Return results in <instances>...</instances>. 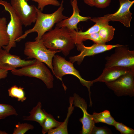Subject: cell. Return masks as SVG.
Wrapping results in <instances>:
<instances>
[{"mask_svg":"<svg viewBox=\"0 0 134 134\" xmlns=\"http://www.w3.org/2000/svg\"><path fill=\"white\" fill-rule=\"evenodd\" d=\"M13 134H24L29 130H33L34 126L27 123H21L19 122L15 126Z\"/></svg>","mask_w":134,"mask_h":134,"instance_id":"25","label":"cell"},{"mask_svg":"<svg viewBox=\"0 0 134 134\" xmlns=\"http://www.w3.org/2000/svg\"><path fill=\"white\" fill-rule=\"evenodd\" d=\"M122 134H134V130L121 123L116 121L113 126Z\"/></svg>","mask_w":134,"mask_h":134,"instance_id":"27","label":"cell"},{"mask_svg":"<svg viewBox=\"0 0 134 134\" xmlns=\"http://www.w3.org/2000/svg\"><path fill=\"white\" fill-rule=\"evenodd\" d=\"M27 1L29 0H26ZM37 3V8L42 11L44 7L48 5H52L56 6H60V3L57 0H31Z\"/></svg>","mask_w":134,"mask_h":134,"instance_id":"26","label":"cell"},{"mask_svg":"<svg viewBox=\"0 0 134 134\" xmlns=\"http://www.w3.org/2000/svg\"><path fill=\"white\" fill-rule=\"evenodd\" d=\"M111 130L105 127H97L95 125L91 134H112Z\"/></svg>","mask_w":134,"mask_h":134,"instance_id":"29","label":"cell"},{"mask_svg":"<svg viewBox=\"0 0 134 134\" xmlns=\"http://www.w3.org/2000/svg\"><path fill=\"white\" fill-rule=\"evenodd\" d=\"M8 134L5 131H3L0 130V134Z\"/></svg>","mask_w":134,"mask_h":134,"instance_id":"33","label":"cell"},{"mask_svg":"<svg viewBox=\"0 0 134 134\" xmlns=\"http://www.w3.org/2000/svg\"><path fill=\"white\" fill-rule=\"evenodd\" d=\"M92 116L95 124L101 122L113 126L116 121L111 115L110 111L107 110L99 113L94 112Z\"/></svg>","mask_w":134,"mask_h":134,"instance_id":"19","label":"cell"},{"mask_svg":"<svg viewBox=\"0 0 134 134\" xmlns=\"http://www.w3.org/2000/svg\"><path fill=\"white\" fill-rule=\"evenodd\" d=\"M90 20L95 23V24L85 32H83L82 31H76L77 44L83 43L81 40V38L82 37L88 34L98 32L102 27L108 24L109 22L110 21L107 14L104 15L103 17L93 18H91Z\"/></svg>","mask_w":134,"mask_h":134,"instance_id":"16","label":"cell"},{"mask_svg":"<svg viewBox=\"0 0 134 134\" xmlns=\"http://www.w3.org/2000/svg\"><path fill=\"white\" fill-rule=\"evenodd\" d=\"M8 92L9 96L17 99L18 101L23 102L26 99L23 87L14 85L8 89Z\"/></svg>","mask_w":134,"mask_h":134,"instance_id":"23","label":"cell"},{"mask_svg":"<svg viewBox=\"0 0 134 134\" xmlns=\"http://www.w3.org/2000/svg\"><path fill=\"white\" fill-rule=\"evenodd\" d=\"M115 30V29L112 26L109 24L102 27L100 29L98 33L104 43L113 39Z\"/></svg>","mask_w":134,"mask_h":134,"instance_id":"22","label":"cell"},{"mask_svg":"<svg viewBox=\"0 0 134 134\" xmlns=\"http://www.w3.org/2000/svg\"><path fill=\"white\" fill-rule=\"evenodd\" d=\"M59 50L52 51L45 46L41 38L34 41L26 42L24 50V55L28 59L34 58L46 65L53 73L52 60L55 54L61 52Z\"/></svg>","mask_w":134,"mask_h":134,"instance_id":"5","label":"cell"},{"mask_svg":"<svg viewBox=\"0 0 134 134\" xmlns=\"http://www.w3.org/2000/svg\"><path fill=\"white\" fill-rule=\"evenodd\" d=\"M89 39L92 40L95 44H105L102 41L98 32L85 35L82 37L81 39L82 42Z\"/></svg>","mask_w":134,"mask_h":134,"instance_id":"28","label":"cell"},{"mask_svg":"<svg viewBox=\"0 0 134 134\" xmlns=\"http://www.w3.org/2000/svg\"><path fill=\"white\" fill-rule=\"evenodd\" d=\"M7 20L5 17H0V47L8 45L9 41L7 32Z\"/></svg>","mask_w":134,"mask_h":134,"instance_id":"21","label":"cell"},{"mask_svg":"<svg viewBox=\"0 0 134 134\" xmlns=\"http://www.w3.org/2000/svg\"><path fill=\"white\" fill-rule=\"evenodd\" d=\"M134 69L119 66L105 67L101 74L98 78L92 80V81L93 83L97 82L105 83L111 82Z\"/></svg>","mask_w":134,"mask_h":134,"instance_id":"15","label":"cell"},{"mask_svg":"<svg viewBox=\"0 0 134 134\" xmlns=\"http://www.w3.org/2000/svg\"><path fill=\"white\" fill-rule=\"evenodd\" d=\"M8 70L0 69V80L6 78L8 74Z\"/></svg>","mask_w":134,"mask_h":134,"instance_id":"31","label":"cell"},{"mask_svg":"<svg viewBox=\"0 0 134 134\" xmlns=\"http://www.w3.org/2000/svg\"><path fill=\"white\" fill-rule=\"evenodd\" d=\"M36 60L35 59L27 60L23 59L0 47V69L11 70L31 64Z\"/></svg>","mask_w":134,"mask_h":134,"instance_id":"11","label":"cell"},{"mask_svg":"<svg viewBox=\"0 0 134 134\" xmlns=\"http://www.w3.org/2000/svg\"><path fill=\"white\" fill-rule=\"evenodd\" d=\"M120 6L118 10L113 14H107L110 21H118L125 27H130L132 19V13L130 8L134 3V1L130 0H119Z\"/></svg>","mask_w":134,"mask_h":134,"instance_id":"13","label":"cell"},{"mask_svg":"<svg viewBox=\"0 0 134 134\" xmlns=\"http://www.w3.org/2000/svg\"><path fill=\"white\" fill-rule=\"evenodd\" d=\"M84 3L92 7L94 6V4L95 0H83Z\"/></svg>","mask_w":134,"mask_h":134,"instance_id":"32","label":"cell"},{"mask_svg":"<svg viewBox=\"0 0 134 134\" xmlns=\"http://www.w3.org/2000/svg\"><path fill=\"white\" fill-rule=\"evenodd\" d=\"M0 5H2L5 10L10 16V20L7 25V32L9 38L8 44L2 48L9 52L12 48L16 46L15 40L23 34L22 23L11 5L7 1L0 0Z\"/></svg>","mask_w":134,"mask_h":134,"instance_id":"6","label":"cell"},{"mask_svg":"<svg viewBox=\"0 0 134 134\" xmlns=\"http://www.w3.org/2000/svg\"><path fill=\"white\" fill-rule=\"evenodd\" d=\"M115 48L114 53L106 57L105 67L119 66L134 69V51L130 50L127 45Z\"/></svg>","mask_w":134,"mask_h":134,"instance_id":"7","label":"cell"},{"mask_svg":"<svg viewBox=\"0 0 134 134\" xmlns=\"http://www.w3.org/2000/svg\"><path fill=\"white\" fill-rule=\"evenodd\" d=\"M73 97H70L69 99V106L68 108V112L66 117L64 121L62 122L58 127L49 130L47 133L48 134H67V125L69 118L72 113L74 109L73 105Z\"/></svg>","mask_w":134,"mask_h":134,"instance_id":"18","label":"cell"},{"mask_svg":"<svg viewBox=\"0 0 134 134\" xmlns=\"http://www.w3.org/2000/svg\"><path fill=\"white\" fill-rule=\"evenodd\" d=\"M111 0H95L94 6L100 8L106 7L110 4Z\"/></svg>","mask_w":134,"mask_h":134,"instance_id":"30","label":"cell"},{"mask_svg":"<svg viewBox=\"0 0 134 134\" xmlns=\"http://www.w3.org/2000/svg\"><path fill=\"white\" fill-rule=\"evenodd\" d=\"M73 104L75 107L80 108L83 112V116L80 118L79 121L82 124V129L80 133L82 134H91V131L95 125L92 115L87 111V104L85 100L75 93L73 94Z\"/></svg>","mask_w":134,"mask_h":134,"instance_id":"12","label":"cell"},{"mask_svg":"<svg viewBox=\"0 0 134 134\" xmlns=\"http://www.w3.org/2000/svg\"><path fill=\"white\" fill-rule=\"evenodd\" d=\"M11 71L14 75L38 78L44 82L48 89L53 87L54 78L50 71L44 63L36 59L31 64Z\"/></svg>","mask_w":134,"mask_h":134,"instance_id":"4","label":"cell"},{"mask_svg":"<svg viewBox=\"0 0 134 134\" xmlns=\"http://www.w3.org/2000/svg\"><path fill=\"white\" fill-rule=\"evenodd\" d=\"M63 3V0L57 9L51 14L43 13L37 7V15L34 26L32 28L25 31L21 36L15 40V41H20L25 38L29 34L34 32L37 34V36L35 40L40 39L45 33L52 29L55 24L68 18L63 13L64 9Z\"/></svg>","mask_w":134,"mask_h":134,"instance_id":"2","label":"cell"},{"mask_svg":"<svg viewBox=\"0 0 134 134\" xmlns=\"http://www.w3.org/2000/svg\"><path fill=\"white\" fill-rule=\"evenodd\" d=\"M73 12L70 17L63 20L56 24V26L59 28L66 27L71 30L78 31L77 25L80 22L86 21L90 20V17H83L80 15V11L78 5L77 0H70Z\"/></svg>","mask_w":134,"mask_h":134,"instance_id":"14","label":"cell"},{"mask_svg":"<svg viewBox=\"0 0 134 134\" xmlns=\"http://www.w3.org/2000/svg\"><path fill=\"white\" fill-rule=\"evenodd\" d=\"M62 122L57 121L52 115L47 112L46 117L41 126L42 133L45 134L49 130L58 127Z\"/></svg>","mask_w":134,"mask_h":134,"instance_id":"20","label":"cell"},{"mask_svg":"<svg viewBox=\"0 0 134 134\" xmlns=\"http://www.w3.org/2000/svg\"><path fill=\"white\" fill-rule=\"evenodd\" d=\"M18 115L16 110L12 105L0 103V120L11 115Z\"/></svg>","mask_w":134,"mask_h":134,"instance_id":"24","label":"cell"},{"mask_svg":"<svg viewBox=\"0 0 134 134\" xmlns=\"http://www.w3.org/2000/svg\"><path fill=\"white\" fill-rule=\"evenodd\" d=\"M41 108V103L39 101L29 112L30 115L23 116V120L35 121L39 123L41 126L46 117L47 113L44 109H42Z\"/></svg>","mask_w":134,"mask_h":134,"instance_id":"17","label":"cell"},{"mask_svg":"<svg viewBox=\"0 0 134 134\" xmlns=\"http://www.w3.org/2000/svg\"><path fill=\"white\" fill-rule=\"evenodd\" d=\"M75 45L77 49L80 51V53L78 55L70 57L69 61L73 63L77 62L78 65H80L85 57L93 56L102 53L115 48L120 45L95 44L91 46H86L82 43Z\"/></svg>","mask_w":134,"mask_h":134,"instance_id":"10","label":"cell"},{"mask_svg":"<svg viewBox=\"0 0 134 134\" xmlns=\"http://www.w3.org/2000/svg\"><path fill=\"white\" fill-rule=\"evenodd\" d=\"M26 0H11V6L21 20L23 25L26 27L35 23L37 16V7L30 5Z\"/></svg>","mask_w":134,"mask_h":134,"instance_id":"9","label":"cell"},{"mask_svg":"<svg viewBox=\"0 0 134 134\" xmlns=\"http://www.w3.org/2000/svg\"><path fill=\"white\" fill-rule=\"evenodd\" d=\"M76 31L66 27L56 26L45 33L41 38L48 49L52 51L59 50L66 56L77 44Z\"/></svg>","mask_w":134,"mask_h":134,"instance_id":"1","label":"cell"},{"mask_svg":"<svg viewBox=\"0 0 134 134\" xmlns=\"http://www.w3.org/2000/svg\"><path fill=\"white\" fill-rule=\"evenodd\" d=\"M53 67V74L57 78L61 80L63 86L65 90L66 86L62 81V78L67 74H71L77 77L81 84L87 88L89 96L90 103H92L91 99L90 91V87L93 85V83L91 81H87L83 78L79 71L74 67L73 63L70 61H67L65 59L58 55H55L52 60Z\"/></svg>","mask_w":134,"mask_h":134,"instance_id":"3","label":"cell"},{"mask_svg":"<svg viewBox=\"0 0 134 134\" xmlns=\"http://www.w3.org/2000/svg\"><path fill=\"white\" fill-rule=\"evenodd\" d=\"M110 89L118 97L134 96V69L116 80L105 83Z\"/></svg>","mask_w":134,"mask_h":134,"instance_id":"8","label":"cell"}]
</instances>
